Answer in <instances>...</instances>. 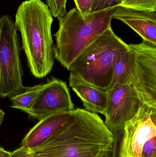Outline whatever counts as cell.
I'll use <instances>...</instances> for the list:
<instances>
[{
  "label": "cell",
  "mask_w": 156,
  "mask_h": 157,
  "mask_svg": "<svg viewBox=\"0 0 156 157\" xmlns=\"http://www.w3.org/2000/svg\"><path fill=\"white\" fill-rule=\"evenodd\" d=\"M115 136L98 114L74 109L59 130L33 150V157H97L112 151Z\"/></svg>",
  "instance_id": "cell-1"
},
{
  "label": "cell",
  "mask_w": 156,
  "mask_h": 157,
  "mask_svg": "<svg viewBox=\"0 0 156 157\" xmlns=\"http://www.w3.org/2000/svg\"><path fill=\"white\" fill-rule=\"evenodd\" d=\"M53 16L41 0H27L19 6L16 26L21 33L27 65L37 78L45 77L54 65L55 54L51 26Z\"/></svg>",
  "instance_id": "cell-2"
},
{
  "label": "cell",
  "mask_w": 156,
  "mask_h": 157,
  "mask_svg": "<svg viewBox=\"0 0 156 157\" xmlns=\"http://www.w3.org/2000/svg\"><path fill=\"white\" fill-rule=\"evenodd\" d=\"M114 8L83 15L75 7L58 17L59 29L54 35L55 59L69 71L82 51L111 27Z\"/></svg>",
  "instance_id": "cell-3"
},
{
  "label": "cell",
  "mask_w": 156,
  "mask_h": 157,
  "mask_svg": "<svg viewBox=\"0 0 156 157\" xmlns=\"http://www.w3.org/2000/svg\"><path fill=\"white\" fill-rule=\"evenodd\" d=\"M129 49V45L110 28L71 64L69 82H82L107 92L111 84L117 58Z\"/></svg>",
  "instance_id": "cell-4"
},
{
  "label": "cell",
  "mask_w": 156,
  "mask_h": 157,
  "mask_svg": "<svg viewBox=\"0 0 156 157\" xmlns=\"http://www.w3.org/2000/svg\"><path fill=\"white\" fill-rule=\"evenodd\" d=\"M17 29L10 16L0 19V97H11L24 89Z\"/></svg>",
  "instance_id": "cell-5"
},
{
  "label": "cell",
  "mask_w": 156,
  "mask_h": 157,
  "mask_svg": "<svg viewBox=\"0 0 156 157\" xmlns=\"http://www.w3.org/2000/svg\"><path fill=\"white\" fill-rule=\"evenodd\" d=\"M134 57L132 83L143 104L156 108V47L129 44Z\"/></svg>",
  "instance_id": "cell-6"
},
{
  "label": "cell",
  "mask_w": 156,
  "mask_h": 157,
  "mask_svg": "<svg viewBox=\"0 0 156 157\" xmlns=\"http://www.w3.org/2000/svg\"><path fill=\"white\" fill-rule=\"evenodd\" d=\"M132 78L125 84L107 91L104 123L114 135L122 132L125 124L135 116L143 104L133 86Z\"/></svg>",
  "instance_id": "cell-7"
},
{
  "label": "cell",
  "mask_w": 156,
  "mask_h": 157,
  "mask_svg": "<svg viewBox=\"0 0 156 157\" xmlns=\"http://www.w3.org/2000/svg\"><path fill=\"white\" fill-rule=\"evenodd\" d=\"M122 132L118 157H140L145 144L156 136V108L142 104Z\"/></svg>",
  "instance_id": "cell-8"
},
{
  "label": "cell",
  "mask_w": 156,
  "mask_h": 157,
  "mask_svg": "<svg viewBox=\"0 0 156 157\" xmlns=\"http://www.w3.org/2000/svg\"><path fill=\"white\" fill-rule=\"evenodd\" d=\"M74 109L67 83L52 78L48 80L27 113L40 120L55 113L71 112Z\"/></svg>",
  "instance_id": "cell-9"
},
{
  "label": "cell",
  "mask_w": 156,
  "mask_h": 157,
  "mask_svg": "<svg viewBox=\"0 0 156 157\" xmlns=\"http://www.w3.org/2000/svg\"><path fill=\"white\" fill-rule=\"evenodd\" d=\"M112 18L121 20L136 32L143 41L156 47V12L119 6L114 9Z\"/></svg>",
  "instance_id": "cell-10"
},
{
  "label": "cell",
  "mask_w": 156,
  "mask_h": 157,
  "mask_svg": "<svg viewBox=\"0 0 156 157\" xmlns=\"http://www.w3.org/2000/svg\"><path fill=\"white\" fill-rule=\"evenodd\" d=\"M71 113H57L40 120L25 136L21 146L32 151L39 147L60 129L67 121Z\"/></svg>",
  "instance_id": "cell-11"
},
{
  "label": "cell",
  "mask_w": 156,
  "mask_h": 157,
  "mask_svg": "<svg viewBox=\"0 0 156 157\" xmlns=\"http://www.w3.org/2000/svg\"><path fill=\"white\" fill-rule=\"evenodd\" d=\"M69 86L81 100L86 110L104 114L108 103L107 91L82 82H69Z\"/></svg>",
  "instance_id": "cell-12"
},
{
  "label": "cell",
  "mask_w": 156,
  "mask_h": 157,
  "mask_svg": "<svg viewBox=\"0 0 156 157\" xmlns=\"http://www.w3.org/2000/svg\"><path fill=\"white\" fill-rule=\"evenodd\" d=\"M133 65V55L129 48L128 51L122 53L117 58L114 68L112 80L109 90L125 84L131 78Z\"/></svg>",
  "instance_id": "cell-13"
},
{
  "label": "cell",
  "mask_w": 156,
  "mask_h": 157,
  "mask_svg": "<svg viewBox=\"0 0 156 157\" xmlns=\"http://www.w3.org/2000/svg\"><path fill=\"white\" fill-rule=\"evenodd\" d=\"M44 86L45 84H38L32 87H24L21 92L10 97L12 108L27 113Z\"/></svg>",
  "instance_id": "cell-14"
},
{
  "label": "cell",
  "mask_w": 156,
  "mask_h": 157,
  "mask_svg": "<svg viewBox=\"0 0 156 157\" xmlns=\"http://www.w3.org/2000/svg\"><path fill=\"white\" fill-rule=\"evenodd\" d=\"M120 6L140 11L156 12V0H122Z\"/></svg>",
  "instance_id": "cell-15"
},
{
  "label": "cell",
  "mask_w": 156,
  "mask_h": 157,
  "mask_svg": "<svg viewBox=\"0 0 156 157\" xmlns=\"http://www.w3.org/2000/svg\"><path fill=\"white\" fill-rule=\"evenodd\" d=\"M122 0H94L91 13L114 8L121 5Z\"/></svg>",
  "instance_id": "cell-16"
},
{
  "label": "cell",
  "mask_w": 156,
  "mask_h": 157,
  "mask_svg": "<svg viewBox=\"0 0 156 157\" xmlns=\"http://www.w3.org/2000/svg\"><path fill=\"white\" fill-rule=\"evenodd\" d=\"M67 0H46L48 6L54 17H58L65 14L66 11Z\"/></svg>",
  "instance_id": "cell-17"
},
{
  "label": "cell",
  "mask_w": 156,
  "mask_h": 157,
  "mask_svg": "<svg viewBox=\"0 0 156 157\" xmlns=\"http://www.w3.org/2000/svg\"><path fill=\"white\" fill-rule=\"evenodd\" d=\"M156 136L148 140L143 147L140 157H156Z\"/></svg>",
  "instance_id": "cell-18"
},
{
  "label": "cell",
  "mask_w": 156,
  "mask_h": 157,
  "mask_svg": "<svg viewBox=\"0 0 156 157\" xmlns=\"http://www.w3.org/2000/svg\"><path fill=\"white\" fill-rule=\"evenodd\" d=\"M94 0H74L76 8L83 15L90 13Z\"/></svg>",
  "instance_id": "cell-19"
},
{
  "label": "cell",
  "mask_w": 156,
  "mask_h": 157,
  "mask_svg": "<svg viewBox=\"0 0 156 157\" xmlns=\"http://www.w3.org/2000/svg\"><path fill=\"white\" fill-rule=\"evenodd\" d=\"M33 151L21 146V147L10 152V157H33Z\"/></svg>",
  "instance_id": "cell-20"
},
{
  "label": "cell",
  "mask_w": 156,
  "mask_h": 157,
  "mask_svg": "<svg viewBox=\"0 0 156 157\" xmlns=\"http://www.w3.org/2000/svg\"><path fill=\"white\" fill-rule=\"evenodd\" d=\"M117 147L114 144L113 149L111 152H107L101 155L99 157H118Z\"/></svg>",
  "instance_id": "cell-21"
},
{
  "label": "cell",
  "mask_w": 156,
  "mask_h": 157,
  "mask_svg": "<svg viewBox=\"0 0 156 157\" xmlns=\"http://www.w3.org/2000/svg\"><path fill=\"white\" fill-rule=\"evenodd\" d=\"M0 157H10V152L0 147Z\"/></svg>",
  "instance_id": "cell-22"
},
{
  "label": "cell",
  "mask_w": 156,
  "mask_h": 157,
  "mask_svg": "<svg viewBox=\"0 0 156 157\" xmlns=\"http://www.w3.org/2000/svg\"><path fill=\"white\" fill-rule=\"evenodd\" d=\"M5 113L0 109V126L4 119Z\"/></svg>",
  "instance_id": "cell-23"
},
{
  "label": "cell",
  "mask_w": 156,
  "mask_h": 157,
  "mask_svg": "<svg viewBox=\"0 0 156 157\" xmlns=\"http://www.w3.org/2000/svg\"></svg>",
  "instance_id": "cell-24"
}]
</instances>
